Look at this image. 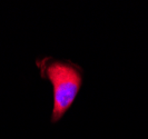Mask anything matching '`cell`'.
I'll list each match as a JSON object with an SVG mask.
<instances>
[{"instance_id":"obj_1","label":"cell","mask_w":148,"mask_h":139,"mask_svg":"<svg viewBox=\"0 0 148 139\" xmlns=\"http://www.w3.org/2000/svg\"><path fill=\"white\" fill-rule=\"evenodd\" d=\"M40 77L52 87V110L50 121L57 124L71 108L84 84V69L71 60L41 57L36 60Z\"/></svg>"}]
</instances>
